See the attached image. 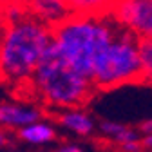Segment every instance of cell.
Masks as SVG:
<instances>
[{
    "label": "cell",
    "instance_id": "cell-3",
    "mask_svg": "<svg viewBox=\"0 0 152 152\" xmlns=\"http://www.w3.org/2000/svg\"><path fill=\"white\" fill-rule=\"evenodd\" d=\"M27 89L42 103L60 110L82 109L96 91L89 78L76 72L62 60L53 44L34 71Z\"/></svg>",
    "mask_w": 152,
    "mask_h": 152
},
{
    "label": "cell",
    "instance_id": "cell-12",
    "mask_svg": "<svg viewBox=\"0 0 152 152\" xmlns=\"http://www.w3.org/2000/svg\"><path fill=\"white\" fill-rule=\"evenodd\" d=\"M140 60H141V83L152 87V40L140 42Z\"/></svg>",
    "mask_w": 152,
    "mask_h": 152
},
{
    "label": "cell",
    "instance_id": "cell-11",
    "mask_svg": "<svg viewBox=\"0 0 152 152\" xmlns=\"http://www.w3.org/2000/svg\"><path fill=\"white\" fill-rule=\"evenodd\" d=\"M20 140H24L26 143H34V145H42V143H49L56 138V129L47 123V121H36L31 123L24 129H20L18 132Z\"/></svg>",
    "mask_w": 152,
    "mask_h": 152
},
{
    "label": "cell",
    "instance_id": "cell-4",
    "mask_svg": "<svg viewBox=\"0 0 152 152\" xmlns=\"http://www.w3.org/2000/svg\"><path fill=\"white\" fill-rule=\"evenodd\" d=\"M138 82H141L140 40L118 31L94 65L92 85L96 91H110Z\"/></svg>",
    "mask_w": 152,
    "mask_h": 152
},
{
    "label": "cell",
    "instance_id": "cell-9",
    "mask_svg": "<svg viewBox=\"0 0 152 152\" xmlns=\"http://www.w3.org/2000/svg\"><path fill=\"white\" fill-rule=\"evenodd\" d=\"M100 130L102 134H105L107 138H110L112 141H116L120 145H127V143H140L141 138H140V132L130 129L123 123H118V121H110V120H103L100 123Z\"/></svg>",
    "mask_w": 152,
    "mask_h": 152
},
{
    "label": "cell",
    "instance_id": "cell-20",
    "mask_svg": "<svg viewBox=\"0 0 152 152\" xmlns=\"http://www.w3.org/2000/svg\"><path fill=\"white\" fill-rule=\"evenodd\" d=\"M15 2H22V4H27L29 0H15Z\"/></svg>",
    "mask_w": 152,
    "mask_h": 152
},
{
    "label": "cell",
    "instance_id": "cell-15",
    "mask_svg": "<svg viewBox=\"0 0 152 152\" xmlns=\"http://www.w3.org/2000/svg\"><path fill=\"white\" fill-rule=\"evenodd\" d=\"M143 147H141V141L140 143H127V145H121V150L123 152H140Z\"/></svg>",
    "mask_w": 152,
    "mask_h": 152
},
{
    "label": "cell",
    "instance_id": "cell-19",
    "mask_svg": "<svg viewBox=\"0 0 152 152\" xmlns=\"http://www.w3.org/2000/svg\"><path fill=\"white\" fill-rule=\"evenodd\" d=\"M4 4L6 0H0V29L4 27Z\"/></svg>",
    "mask_w": 152,
    "mask_h": 152
},
{
    "label": "cell",
    "instance_id": "cell-16",
    "mask_svg": "<svg viewBox=\"0 0 152 152\" xmlns=\"http://www.w3.org/2000/svg\"><path fill=\"white\" fill-rule=\"evenodd\" d=\"M11 143V138H9V134H6L4 130H0V147H7Z\"/></svg>",
    "mask_w": 152,
    "mask_h": 152
},
{
    "label": "cell",
    "instance_id": "cell-8",
    "mask_svg": "<svg viewBox=\"0 0 152 152\" xmlns=\"http://www.w3.org/2000/svg\"><path fill=\"white\" fill-rule=\"evenodd\" d=\"M58 123L78 136H89L94 132V120L83 109H65L58 114Z\"/></svg>",
    "mask_w": 152,
    "mask_h": 152
},
{
    "label": "cell",
    "instance_id": "cell-18",
    "mask_svg": "<svg viewBox=\"0 0 152 152\" xmlns=\"http://www.w3.org/2000/svg\"><path fill=\"white\" fill-rule=\"evenodd\" d=\"M141 147H143V148H152V134L141 138Z\"/></svg>",
    "mask_w": 152,
    "mask_h": 152
},
{
    "label": "cell",
    "instance_id": "cell-7",
    "mask_svg": "<svg viewBox=\"0 0 152 152\" xmlns=\"http://www.w3.org/2000/svg\"><path fill=\"white\" fill-rule=\"evenodd\" d=\"M42 110L27 103H0V125L24 129L31 123L40 121Z\"/></svg>",
    "mask_w": 152,
    "mask_h": 152
},
{
    "label": "cell",
    "instance_id": "cell-6",
    "mask_svg": "<svg viewBox=\"0 0 152 152\" xmlns=\"http://www.w3.org/2000/svg\"><path fill=\"white\" fill-rule=\"evenodd\" d=\"M27 11L29 16H33L34 20H38L49 29L58 27L72 15L67 0H29Z\"/></svg>",
    "mask_w": 152,
    "mask_h": 152
},
{
    "label": "cell",
    "instance_id": "cell-2",
    "mask_svg": "<svg viewBox=\"0 0 152 152\" xmlns=\"http://www.w3.org/2000/svg\"><path fill=\"white\" fill-rule=\"evenodd\" d=\"M118 31L120 29L109 15H71L65 22L53 29V47L64 62L92 82L94 65Z\"/></svg>",
    "mask_w": 152,
    "mask_h": 152
},
{
    "label": "cell",
    "instance_id": "cell-10",
    "mask_svg": "<svg viewBox=\"0 0 152 152\" xmlns=\"http://www.w3.org/2000/svg\"><path fill=\"white\" fill-rule=\"evenodd\" d=\"M67 4L72 15L107 16L116 0H67Z\"/></svg>",
    "mask_w": 152,
    "mask_h": 152
},
{
    "label": "cell",
    "instance_id": "cell-14",
    "mask_svg": "<svg viewBox=\"0 0 152 152\" xmlns=\"http://www.w3.org/2000/svg\"><path fill=\"white\" fill-rule=\"evenodd\" d=\"M140 132H141L143 136H150V134H152V118L145 120V121L140 125Z\"/></svg>",
    "mask_w": 152,
    "mask_h": 152
},
{
    "label": "cell",
    "instance_id": "cell-5",
    "mask_svg": "<svg viewBox=\"0 0 152 152\" xmlns=\"http://www.w3.org/2000/svg\"><path fill=\"white\" fill-rule=\"evenodd\" d=\"M109 16L120 31L140 42L152 40V0H116Z\"/></svg>",
    "mask_w": 152,
    "mask_h": 152
},
{
    "label": "cell",
    "instance_id": "cell-17",
    "mask_svg": "<svg viewBox=\"0 0 152 152\" xmlns=\"http://www.w3.org/2000/svg\"><path fill=\"white\" fill-rule=\"evenodd\" d=\"M58 152H83L80 147H76V145H65V147H62Z\"/></svg>",
    "mask_w": 152,
    "mask_h": 152
},
{
    "label": "cell",
    "instance_id": "cell-1",
    "mask_svg": "<svg viewBox=\"0 0 152 152\" xmlns=\"http://www.w3.org/2000/svg\"><path fill=\"white\" fill-rule=\"evenodd\" d=\"M53 44V29L33 16L0 29V82L27 87Z\"/></svg>",
    "mask_w": 152,
    "mask_h": 152
},
{
    "label": "cell",
    "instance_id": "cell-13",
    "mask_svg": "<svg viewBox=\"0 0 152 152\" xmlns=\"http://www.w3.org/2000/svg\"><path fill=\"white\" fill-rule=\"evenodd\" d=\"M26 16H29L27 4L15 2V0H6V4H4V24L20 22Z\"/></svg>",
    "mask_w": 152,
    "mask_h": 152
}]
</instances>
